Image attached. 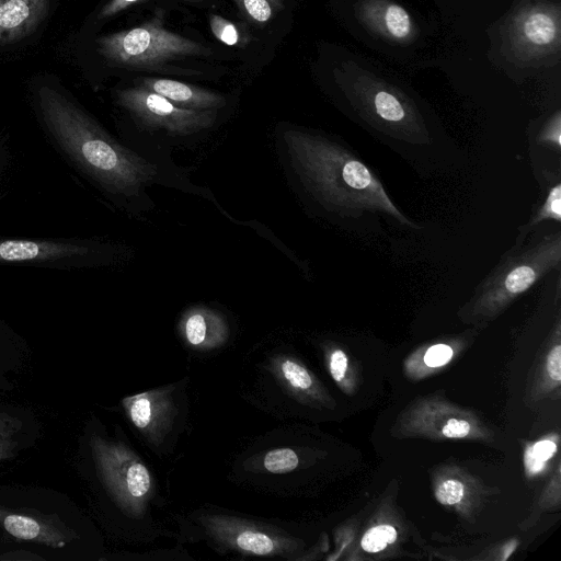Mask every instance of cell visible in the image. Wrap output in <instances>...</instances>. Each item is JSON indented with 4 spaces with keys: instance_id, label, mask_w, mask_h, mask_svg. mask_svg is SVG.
Returning a JSON list of instances; mask_svg holds the SVG:
<instances>
[{
    "instance_id": "obj_11",
    "label": "cell",
    "mask_w": 561,
    "mask_h": 561,
    "mask_svg": "<svg viewBox=\"0 0 561 561\" xmlns=\"http://www.w3.org/2000/svg\"><path fill=\"white\" fill-rule=\"evenodd\" d=\"M139 85L183 108L217 111L227 103L225 96L219 93L173 79L144 78Z\"/></svg>"
},
{
    "instance_id": "obj_12",
    "label": "cell",
    "mask_w": 561,
    "mask_h": 561,
    "mask_svg": "<svg viewBox=\"0 0 561 561\" xmlns=\"http://www.w3.org/2000/svg\"><path fill=\"white\" fill-rule=\"evenodd\" d=\"M123 403L133 424L153 438L162 435L173 416L172 401L159 391L127 398Z\"/></svg>"
},
{
    "instance_id": "obj_14",
    "label": "cell",
    "mask_w": 561,
    "mask_h": 561,
    "mask_svg": "<svg viewBox=\"0 0 561 561\" xmlns=\"http://www.w3.org/2000/svg\"><path fill=\"white\" fill-rule=\"evenodd\" d=\"M3 528L12 536L23 540H35L37 542H44L53 545L54 547H61L62 541L60 535L53 528H47L36 519L16 515L8 514L2 520Z\"/></svg>"
},
{
    "instance_id": "obj_28",
    "label": "cell",
    "mask_w": 561,
    "mask_h": 561,
    "mask_svg": "<svg viewBox=\"0 0 561 561\" xmlns=\"http://www.w3.org/2000/svg\"><path fill=\"white\" fill-rule=\"evenodd\" d=\"M13 428L12 421L0 415V460L8 456L9 450L12 448Z\"/></svg>"
},
{
    "instance_id": "obj_17",
    "label": "cell",
    "mask_w": 561,
    "mask_h": 561,
    "mask_svg": "<svg viewBox=\"0 0 561 561\" xmlns=\"http://www.w3.org/2000/svg\"><path fill=\"white\" fill-rule=\"evenodd\" d=\"M531 157L545 153L548 157L554 154L561 160V122L559 114L547 123L543 128L529 140Z\"/></svg>"
},
{
    "instance_id": "obj_31",
    "label": "cell",
    "mask_w": 561,
    "mask_h": 561,
    "mask_svg": "<svg viewBox=\"0 0 561 561\" xmlns=\"http://www.w3.org/2000/svg\"><path fill=\"white\" fill-rule=\"evenodd\" d=\"M525 463L529 472H539L545 467V461L539 460L529 447L525 454Z\"/></svg>"
},
{
    "instance_id": "obj_18",
    "label": "cell",
    "mask_w": 561,
    "mask_h": 561,
    "mask_svg": "<svg viewBox=\"0 0 561 561\" xmlns=\"http://www.w3.org/2000/svg\"><path fill=\"white\" fill-rule=\"evenodd\" d=\"M217 319L207 311L191 312L184 322L185 337L190 344L201 346L207 343Z\"/></svg>"
},
{
    "instance_id": "obj_5",
    "label": "cell",
    "mask_w": 561,
    "mask_h": 561,
    "mask_svg": "<svg viewBox=\"0 0 561 561\" xmlns=\"http://www.w3.org/2000/svg\"><path fill=\"white\" fill-rule=\"evenodd\" d=\"M116 98L142 128L180 139V144L204 135L218 118L217 111L183 108L141 85L119 90Z\"/></svg>"
},
{
    "instance_id": "obj_25",
    "label": "cell",
    "mask_w": 561,
    "mask_h": 561,
    "mask_svg": "<svg viewBox=\"0 0 561 561\" xmlns=\"http://www.w3.org/2000/svg\"><path fill=\"white\" fill-rule=\"evenodd\" d=\"M454 356V347L447 343H436L426 348L424 364L430 368H438L448 364Z\"/></svg>"
},
{
    "instance_id": "obj_22",
    "label": "cell",
    "mask_w": 561,
    "mask_h": 561,
    "mask_svg": "<svg viewBox=\"0 0 561 561\" xmlns=\"http://www.w3.org/2000/svg\"><path fill=\"white\" fill-rule=\"evenodd\" d=\"M240 10L252 21L267 22L273 15V4L268 0H233Z\"/></svg>"
},
{
    "instance_id": "obj_6",
    "label": "cell",
    "mask_w": 561,
    "mask_h": 561,
    "mask_svg": "<svg viewBox=\"0 0 561 561\" xmlns=\"http://www.w3.org/2000/svg\"><path fill=\"white\" fill-rule=\"evenodd\" d=\"M197 520L203 537L225 550L296 559L302 548L301 541L290 534L260 522L219 514H205Z\"/></svg>"
},
{
    "instance_id": "obj_26",
    "label": "cell",
    "mask_w": 561,
    "mask_h": 561,
    "mask_svg": "<svg viewBox=\"0 0 561 561\" xmlns=\"http://www.w3.org/2000/svg\"><path fill=\"white\" fill-rule=\"evenodd\" d=\"M329 370L339 385L344 382L348 370V357L343 350L334 348L330 352Z\"/></svg>"
},
{
    "instance_id": "obj_32",
    "label": "cell",
    "mask_w": 561,
    "mask_h": 561,
    "mask_svg": "<svg viewBox=\"0 0 561 561\" xmlns=\"http://www.w3.org/2000/svg\"><path fill=\"white\" fill-rule=\"evenodd\" d=\"M274 7L282 9L283 8V0H268Z\"/></svg>"
},
{
    "instance_id": "obj_24",
    "label": "cell",
    "mask_w": 561,
    "mask_h": 561,
    "mask_svg": "<svg viewBox=\"0 0 561 561\" xmlns=\"http://www.w3.org/2000/svg\"><path fill=\"white\" fill-rule=\"evenodd\" d=\"M386 24L396 37H404L410 32L408 13L399 5H390L386 13Z\"/></svg>"
},
{
    "instance_id": "obj_2",
    "label": "cell",
    "mask_w": 561,
    "mask_h": 561,
    "mask_svg": "<svg viewBox=\"0 0 561 561\" xmlns=\"http://www.w3.org/2000/svg\"><path fill=\"white\" fill-rule=\"evenodd\" d=\"M36 100L55 144L116 202L147 209V188L170 180L157 163L117 142L64 93L43 85Z\"/></svg>"
},
{
    "instance_id": "obj_13",
    "label": "cell",
    "mask_w": 561,
    "mask_h": 561,
    "mask_svg": "<svg viewBox=\"0 0 561 561\" xmlns=\"http://www.w3.org/2000/svg\"><path fill=\"white\" fill-rule=\"evenodd\" d=\"M543 197L534 207L528 221L517 229L514 244L523 243L536 228L545 224L561 225V169L542 170L536 174Z\"/></svg>"
},
{
    "instance_id": "obj_23",
    "label": "cell",
    "mask_w": 561,
    "mask_h": 561,
    "mask_svg": "<svg viewBox=\"0 0 561 561\" xmlns=\"http://www.w3.org/2000/svg\"><path fill=\"white\" fill-rule=\"evenodd\" d=\"M210 30L221 43L233 46L239 43V32L233 23L222 16L211 14L209 18Z\"/></svg>"
},
{
    "instance_id": "obj_10",
    "label": "cell",
    "mask_w": 561,
    "mask_h": 561,
    "mask_svg": "<svg viewBox=\"0 0 561 561\" xmlns=\"http://www.w3.org/2000/svg\"><path fill=\"white\" fill-rule=\"evenodd\" d=\"M50 0H0V45L30 35L46 18Z\"/></svg>"
},
{
    "instance_id": "obj_19",
    "label": "cell",
    "mask_w": 561,
    "mask_h": 561,
    "mask_svg": "<svg viewBox=\"0 0 561 561\" xmlns=\"http://www.w3.org/2000/svg\"><path fill=\"white\" fill-rule=\"evenodd\" d=\"M524 32L529 41L538 45L550 43L556 36V25L551 18L536 13L528 18Z\"/></svg>"
},
{
    "instance_id": "obj_8",
    "label": "cell",
    "mask_w": 561,
    "mask_h": 561,
    "mask_svg": "<svg viewBox=\"0 0 561 561\" xmlns=\"http://www.w3.org/2000/svg\"><path fill=\"white\" fill-rule=\"evenodd\" d=\"M93 448L104 481L118 502L131 512L144 510L153 492L148 468L123 445L96 439Z\"/></svg>"
},
{
    "instance_id": "obj_27",
    "label": "cell",
    "mask_w": 561,
    "mask_h": 561,
    "mask_svg": "<svg viewBox=\"0 0 561 561\" xmlns=\"http://www.w3.org/2000/svg\"><path fill=\"white\" fill-rule=\"evenodd\" d=\"M546 373L557 385L561 381V345L559 342L550 348L546 359Z\"/></svg>"
},
{
    "instance_id": "obj_30",
    "label": "cell",
    "mask_w": 561,
    "mask_h": 561,
    "mask_svg": "<svg viewBox=\"0 0 561 561\" xmlns=\"http://www.w3.org/2000/svg\"><path fill=\"white\" fill-rule=\"evenodd\" d=\"M531 448L533 454L541 461H547L557 451V445L551 440H540Z\"/></svg>"
},
{
    "instance_id": "obj_3",
    "label": "cell",
    "mask_w": 561,
    "mask_h": 561,
    "mask_svg": "<svg viewBox=\"0 0 561 561\" xmlns=\"http://www.w3.org/2000/svg\"><path fill=\"white\" fill-rule=\"evenodd\" d=\"M556 270H561V227L545 224L500 257L460 308L459 316L471 323L494 320Z\"/></svg>"
},
{
    "instance_id": "obj_15",
    "label": "cell",
    "mask_w": 561,
    "mask_h": 561,
    "mask_svg": "<svg viewBox=\"0 0 561 561\" xmlns=\"http://www.w3.org/2000/svg\"><path fill=\"white\" fill-rule=\"evenodd\" d=\"M278 368L282 379L295 394L308 399H320L321 393L316 380L298 360L283 358Z\"/></svg>"
},
{
    "instance_id": "obj_9",
    "label": "cell",
    "mask_w": 561,
    "mask_h": 561,
    "mask_svg": "<svg viewBox=\"0 0 561 561\" xmlns=\"http://www.w3.org/2000/svg\"><path fill=\"white\" fill-rule=\"evenodd\" d=\"M107 252L90 241L0 239V263L81 267L106 261Z\"/></svg>"
},
{
    "instance_id": "obj_29",
    "label": "cell",
    "mask_w": 561,
    "mask_h": 561,
    "mask_svg": "<svg viewBox=\"0 0 561 561\" xmlns=\"http://www.w3.org/2000/svg\"><path fill=\"white\" fill-rule=\"evenodd\" d=\"M141 0H110L100 11V19L111 18L118 12L127 9L131 4L139 2ZM187 1H202V0H187Z\"/></svg>"
},
{
    "instance_id": "obj_20",
    "label": "cell",
    "mask_w": 561,
    "mask_h": 561,
    "mask_svg": "<svg viewBox=\"0 0 561 561\" xmlns=\"http://www.w3.org/2000/svg\"><path fill=\"white\" fill-rule=\"evenodd\" d=\"M397 529L388 524L369 528L360 540L362 548L369 553L380 552L397 540Z\"/></svg>"
},
{
    "instance_id": "obj_16",
    "label": "cell",
    "mask_w": 561,
    "mask_h": 561,
    "mask_svg": "<svg viewBox=\"0 0 561 561\" xmlns=\"http://www.w3.org/2000/svg\"><path fill=\"white\" fill-rule=\"evenodd\" d=\"M434 494L445 506H463L471 496L469 484L456 476H443L435 482Z\"/></svg>"
},
{
    "instance_id": "obj_7",
    "label": "cell",
    "mask_w": 561,
    "mask_h": 561,
    "mask_svg": "<svg viewBox=\"0 0 561 561\" xmlns=\"http://www.w3.org/2000/svg\"><path fill=\"white\" fill-rule=\"evenodd\" d=\"M400 428L405 435L432 439H484L491 436L473 413L430 397L410 405L400 421Z\"/></svg>"
},
{
    "instance_id": "obj_1",
    "label": "cell",
    "mask_w": 561,
    "mask_h": 561,
    "mask_svg": "<svg viewBox=\"0 0 561 561\" xmlns=\"http://www.w3.org/2000/svg\"><path fill=\"white\" fill-rule=\"evenodd\" d=\"M278 149L294 186L325 214L342 218L380 214L402 226L421 228L397 207L377 174L337 141L286 127L279 134Z\"/></svg>"
},
{
    "instance_id": "obj_4",
    "label": "cell",
    "mask_w": 561,
    "mask_h": 561,
    "mask_svg": "<svg viewBox=\"0 0 561 561\" xmlns=\"http://www.w3.org/2000/svg\"><path fill=\"white\" fill-rule=\"evenodd\" d=\"M98 49L111 64L130 68H157L183 57L210 54L201 43L167 30L158 18L101 36Z\"/></svg>"
},
{
    "instance_id": "obj_21",
    "label": "cell",
    "mask_w": 561,
    "mask_h": 561,
    "mask_svg": "<svg viewBox=\"0 0 561 561\" xmlns=\"http://www.w3.org/2000/svg\"><path fill=\"white\" fill-rule=\"evenodd\" d=\"M299 465V458L290 448H276L265 454L263 467L271 473H288Z\"/></svg>"
}]
</instances>
